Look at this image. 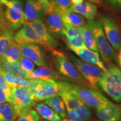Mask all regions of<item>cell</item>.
<instances>
[{"label":"cell","mask_w":121,"mask_h":121,"mask_svg":"<svg viewBox=\"0 0 121 121\" xmlns=\"http://www.w3.org/2000/svg\"><path fill=\"white\" fill-rule=\"evenodd\" d=\"M22 56L31 60L39 67L46 66L48 65L46 56L40 45L34 43L20 44Z\"/></svg>","instance_id":"9c48e42d"},{"label":"cell","mask_w":121,"mask_h":121,"mask_svg":"<svg viewBox=\"0 0 121 121\" xmlns=\"http://www.w3.org/2000/svg\"><path fill=\"white\" fill-rule=\"evenodd\" d=\"M69 11L78 13L88 20H92L97 13L98 9L96 5L91 3L82 1L79 4H72Z\"/></svg>","instance_id":"e0dca14e"},{"label":"cell","mask_w":121,"mask_h":121,"mask_svg":"<svg viewBox=\"0 0 121 121\" xmlns=\"http://www.w3.org/2000/svg\"><path fill=\"white\" fill-rule=\"evenodd\" d=\"M63 36H65L67 39H71L78 37L81 34L80 27H65L63 32Z\"/></svg>","instance_id":"d6a6232c"},{"label":"cell","mask_w":121,"mask_h":121,"mask_svg":"<svg viewBox=\"0 0 121 121\" xmlns=\"http://www.w3.org/2000/svg\"><path fill=\"white\" fill-rule=\"evenodd\" d=\"M58 82L60 87V91L59 94V96L63 100L67 110H75L84 104L75 95L66 90L62 86L60 81H58Z\"/></svg>","instance_id":"d6986e66"},{"label":"cell","mask_w":121,"mask_h":121,"mask_svg":"<svg viewBox=\"0 0 121 121\" xmlns=\"http://www.w3.org/2000/svg\"><path fill=\"white\" fill-rule=\"evenodd\" d=\"M41 39L43 47L51 50L56 49L58 46V42L54 38L42 20H37L29 23Z\"/></svg>","instance_id":"8fae6325"},{"label":"cell","mask_w":121,"mask_h":121,"mask_svg":"<svg viewBox=\"0 0 121 121\" xmlns=\"http://www.w3.org/2000/svg\"><path fill=\"white\" fill-rule=\"evenodd\" d=\"M0 71L14 74L25 78L27 73L22 69L19 60L9 62L0 57Z\"/></svg>","instance_id":"ffe728a7"},{"label":"cell","mask_w":121,"mask_h":121,"mask_svg":"<svg viewBox=\"0 0 121 121\" xmlns=\"http://www.w3.org/2000/svg\"><path fill=\"white\" fill-rule=\"evenodd\" d=\"M80 30L85 46L91 51L98 52V48L94 36L87 24L80 27Z\"/></svg>","instance_id":"4316f807"},{"label":"cell","mask_w":121,"mask_h":121,"mask_svg":"<svg viewBox=\"0 0 121 121\" xmlns=\"http://www.w3.org/2000/svg\"><path fill=\"white\" fill-rule=\"evenodd\" d=\"M6 102H9L8 99H7L4 90L0 88V104L4 103Z\"/></svg>","instance_id":"f35d334b"},{"label":"cell","mask_w":121,"mask_h":121,"mask_svg":"<svg viewBox=\"0 0 121 121\" xmlns=\"http://www.w3.org/2000/svg\"><path fill=\"white\" fill-rule=\"evenodd\" d=\"M45 15L47 16L45 19L46 26L51 34H53L57 37L63 35V32L65 26L61 16L53 9L51 12Z\"/></svg>","instance_id":"9a60e30c"},{"label":"cell","mask_w":121,"mask_h":121,"mask_svg":"<svg viewBox=\"0 0 121 121\" xmlns=\"http://www.w3.org/2000/svg\"><path fill=\"white\" fill-rule=\"evenodd\" d=\"M21 56L20 45L14 41L6 50L1 57L7 61L13 62L19 60Z\"/></svg>","instance_id":"f1b7e54d"},{"label":"cell","mask_w":121,"mask_h":121,"mask_svg":"<svg viewBox=\"0 0 121 121\" xmlns=\"http://www.w3.org/2000/svg\"><path fill=\"white\" fill-rule=\"evenodd\" d=\"M4 77L6 82L10 89L14 87H28L30 80L22 77L7 72L0 71Z\"/></svg>","instance_id":"cb8c5ba5"},{"label":"cell","mask_w":121,"mask_h":121,"mask_svg":"<svg viewBox=\"0 0 121 121\" xmlns=\"http://www.w3.org/2000/svg\"><path fill=\"white\" fill-rule=\"evenodd\" d=\"M51 51L54 64L60 73L77 82L85 83V78L78 72L73 63L64 53L56 49Z\"/></svg>","instance_id":"5b68a950"},{"label":"cell","mask_w":121,"mask_h":121,"mask_svg":"<svg viewBox=\"0 0 121 121\" xmlns=\"http://www.w3.org/2000/svg\"><path fill=\"white\" fill-rule=\"evenodd\" d=\"M58 75L53 69L46 66L36 68L31 72L26 74L25 78L28 80H56L58 78Z\"/></svg>","instance_id":"ac0fdd59"},{"label":"cell","mask_w":121,"mask_h":121,"mask_svg":"<svg viewBox=\"0 0 121 121\" xmlns=\"http://www.w3.org/2000/svg\"><path fill=\"white\" fill-rule=\"evenodd\" d=\"M98 85L113 100L121 102V70L119 67L109 65Z\"/></svg>","instance_id":"7a4b0ae2"},{"label":"cell","mask_w":121,"mask_h":121,"mask_svg":"<svg viewBox=\"0 0 121 121\" xmlns=\"http://www.w3.org/2000/svg\"><path fill=\"white\" fill-rule=\"evenodd\" d=\"M60 121H75L72 120V119H63V120Z\"/></svg>","instance_id":"7bdbcfd3"},{"label":"cell","mask_w":121,"mask_h":121,"mask_svg":"<svg viewBox=\"0 0 121 121\" xmlns=\"http://www.w3.org/2000/svg\"><path fill=\"white\" fill-rule=\"evenodd\" d=\"M52 9L60 16L69 11L72 4L70 0H51Z\"/></svg>","instance_id":"f546056e"},{"label":"cell","mask_w":121,"mask_h":121,"mask_svg":"<svg viewBox=\"0 0 121 121\" xmlns=\"http://www.w3.org/2000/svg\"><path fill=\"white\" fill-rule=\"evenodd\" d=\"M42 4L43 7L44 15L49 13L52 10V7L51 3L49 2V0H38Z\"/></svg>","instance_id":"8d00e7d4"},{"label":"cell","mask_w":121,"mask_h":121,"mask_svg":"<svg viewBox=\"0 0 121 121\" xmlns=\"http://www.w3.org/2000/svg\"><path fill=\"white\" fill-rule=\"evenodd\" d=\"M0 88L2 89L5 93L9 102H11V89L6 82L4 77L0 72Z\"/></svg>","instance_id":"e575fe53"},{"label":"cell","mask_w":121,"mask_h":121,"mask_svg":"<svg viewBox=\"0 0 121 121\" xmlns=\"http://www.w3.org/2000/svg\"><path fill=\"white\" fill-rule=\"evenodd\" d=\"M70 1L72 4H75L82 2L84 0H70Z\"/></svg>","instance_id":"60d3db41"},{"label":"cell","mask_w":121,"mask_h":121,"mask_svg":"<svg viewBox=\"0 0 121 121\" xmlns=\"http://www.w3.org/2000/svg\"><path fill=\"white\" fill-rule=\"evenodd\" d=\"M66 43L70 50L74 49V48L85 47L82 34L71 39H66Z\"/></svg>","instance_id":"4dcf8cb0"},{"label":"cell","mask_w":121,"mask_h":121,"mask_svg":"<svg viewBox=\"0 0 121 121\" xmlns=\"http://www.w3.org/2000/svg\"></svg>","instance_id":"bcb514c9"},{"label":"cell","mask_w":121,"mask_h":121,"mask_svg":"<svg viewBox=\"0 0 121 121\" xmlns=\"http://www.w3.org/2000/svg\"><path fill=\"white\" fill-rule=\"evenodd\" d=\"M67 56L91 86L95 89H98V82L103 76L105 71L97 66L85 62L73 54L68 53Z\"/></svg>","instance_id":"8992f818"},{"label":"cell","mask_w":121,"mask_h":121,"mask_svg":"<svg viewBox=\"0 0 121 121\" xmlns=\"http://www.w3.org/2000/svg\"><path fill=\"white\" fill-rule=\"evenodd\" d=\"M117 60H118V63L119 66H120L121 69V44L120 48H119V53H118V54Z\"/></svg>","instance_id":"ab89813d"},{"label":"cell","mask_w":121,"mask_h":121,"mask_svg":"<svg viewBox=\"0 0 121 121\" xmlns=\"http://www.w3.org/2000/svg\"><path fill=\"white\" fill-rule=\"evenodd\" d=\"M81 60L85 62L97 66L104 71H107V67L104 64L103 61L100 58L98 52H95L89 49L86 47L74 48L71 49Z\"/></svg>","instance_id":"4fadbf2b"},{"label":"cell","mask_w":121,"mask_h":121,"mask_svg":"<svg viewBox=\"0 0 121 121\" xmlns=\"http://www.w3.org/2000/svg\"><path fill=\"white\" fill-rule=\"evenodd\" d=\"M60 82L66 90L75 95L82 103L91 108L97 109L111 102L97 90L70 84L66 81H60Z\"/></svg>","instance_id":"6da1fadb"},{"label":"cell","mask_w":121,"mask_h":121,"mask_svg":"<svg viewBox=\"0 0 121 121\" xmlns=\"http://www.w3.org/2000/svg\"><path fill=\"white\" fill-rule=\"evenodd\" d=\"M14 41L17 44L34 43L43 46V43L34 28L28 22L23 25L15 33Z\"/></svg>","instance_id":"7c38bea8"},{"label":"cell","mask_w":121,"mask_h":121,"mask_svg":"<svg viewBox=\"0 0 121 121\" xmlns=\"http://www.w3.org/2000/svg\"><path fill=\"white\" fill-rule=\"evenodd\" d=\"M40 121H48L47 120H44V119H42V120H41Z\"/></svg>","instance_id":"ee69618b"},{"label":"cell","mask_w":121,"mask_h":121,"mask_svg":"<svg viewBox=\"0 0 121 121\" xmlns=\"http://www.w3.org/2000/svg\"><path fill=\"white\" fill-rule=\"evenodd\" d=\"M44 103L60 116L61 118H64L67 116L64 102L58 95L48 98L44 100Z\"/></svg>","instance_id":"603a6c76"},{"label":"cell","mask_w":121,"mask_h":121,"mask_svg":"<svg viewBox=\"0 0 121 121\" xmlns=\"http://www.w3.org/2000/svg\"><path fill=\"white\" fill-rule=\"evenodd\" d=\"M96 114L103 121H121V108L112 102L97 109Z\"/></svg>","instance_id":"2e32d148"},{"label":"cell","mask_w":121,"mask_h":121,"mask_svg":"<svg viewBox=\"0 0 121 121\" xmlns=\"http://www.w3.org/2000/svg\"><path fill=\"white\" fill-rule=\"evenodd\" d=\"M9 28L4 17V9L2 4H0V33Z\"/></svg>","instance_id":"d590c367"},{"label":"cell","mask_w":121,"mask_h":121,"mask_svg":"<svg viewBox=\"0 0 121 121\" xmlns=\"http://www.w3.org/2000/svg\"><path fill=\"white\" fill-rule=\"evenodd\" d=\"M0 4H1V0H0Z\"/></svg>","instance_id":"f6af8a7d"},{"label":"cell","mask_w":121,"mask_h":121,"mask_svg":"<svg viewBox=\"0 0 121 121\" xmlns=\"http://www.w3.org/2000/svg\"><path fill=\"white\" fill-rule=\"evenodd\" d=\"M19 61L22 69L27 73L31 72L35 69V64L29 59L21 56Z\"/></svg>","instance_id":"836d02e7"},{"label":"cell","mask_w":121,"mask_h":121,"mask_svg":"<svg viewBox=\"0 0 121 121\" xmlns=\"http://www.w3.org/2000/svg\"><path fill=\"white\" fill-rule=\"evenodd\" d=\"M1 4L6 6L4 17L8 28L16 31L25 22L24 10L20 0H1Z\"/></svg>","instance_id":"277c9868"},{"label":"cell","mask_w":121,"mask_h":121,"mask_svg":"<svg viewBox=\"0 0 121 121\" xmlns=\"http://www.w3.org/2000/svg\"><path fill=\"white\" fill-rule=\"evenodd\" d=\"M17 117L13 104L9 102L0 104V121H15Z\"/></svg>","instance_id":"484cf974"},{"label":"cell","mask_w":121,"mask_h":121,"mask_svg":"<svg viewBox=\"0 0 121 121\" xmlns=\"http://www.w3.org/2000/svg\"><path fill=\"white\" fill-rule=\"evenodd\" d=\"M67 114L75 121H87L91 118L92 113L87 105L83 104L73 110H67Z\"/></svg>","instance_id":"44dd1931"},{"label":"cell","mask_w":121,"mask_h":121,"mask_svg":"<svg viewBox=\"0 0 121 121\" xmlns=\"http://www.w3.org/2000/svg\"><path fill=\"white\" fill-rule=\"evenodd\" d=\"M35 109L38 114L48 121H60L62 118L50 107L43 103L36 104Z\"/></svg>","instance_id":"d4e9b609"},{"label":"cell","mask_w":121,"mask_h":121,"mask_svg":"<svg viewBox=\"0 0 121 121\" xmlns=\"http://www.w3.org/2000/svg\"><path fill=\"white\" fill-rule=\"evenodd\" d=\"M86 24L93 33L98 48V52H99L105 63L112 65L113 62L117 61V53L107 40L100 22L92 20L87 21Z\"/></svg>","instance_id":"3957f363"},{"label":"cell","mask_w":121,"mask_h":121,"mask_svg":"<svg viewBox=\"0 0 121 121\" xmlns=\"http://www.w3.org/2000/svg\"><path fill=\"white\" fill-rule=\"evenodd\" d=\"M108 2L113 8L121 10V0H108Z\"/></svg>","instance_id":"74e56055"},{"label":"cell","mask_w":121,"mask_h":121,"mask_svg":"<svg viewBox=\"0 0 121 121\" xmlns=\"http://www.w3.org/2000/svg\"><path fill=\"white\" fill-rule=\"evenodd\" d=\"M17 121H39V116L35 110L30 109L19 116Z\"/></svg>","instance_id":"1f68e13d"},{"label":"cell","mask_w":121,"mask_h":121,"mask_svg":"<svg viewBox=\"0 0 121 121\" xmlns=\"http://www.w3.org/2000/svg\"><path fill=\"white\" fill-rule=\"evenodd\" d=\"M11 103L17 108H31L35 105L33 93L26 87L11 88Z\"/></svg>","instance_id":"30bf717a"},{"label":"cell","mask_w":121,"mask_h":121,"mask_svg":"<svg viewBox=\"0 0 121 121\" xmlns=\"http://www.w3.org/2000/svg\"><path fill=\"white\" fill-rule=\"evenodd\" d=\"M61 17L65 27L78 28L86 24L85 19L83 16L72 12L69 11L63 13Z\"/></svg>","instance_id":"7402d4cb"},{"label":"cell","mask_w":121,"mask_h":121,"mask_svg":"<svg viewBox=\"0 0 121 121\" xmlns=\"http://www.w3.org/2000/svg\"><path fill=\"white\" fill-rule=\"evenodd\" d=\"M87 1L94 4H98L100 2V0H87Z\"/></svg>","instance_id":"b9f144b4"},{"label":"cell","mask_w":121,"mask_h":121,"mask_svg":"<svg viewBox=\"0 0 121 121\" xmlns=\"http://www.w3.org/2000/svg\"><path fill=\"white\" fill-rule=\"evenodd\" d=\"M14 31L7 28L0 33V57L14 42Z\"/></svg>","instance_id":"83f0119b"},{"label":"cell","mask_w":121,"mask_h":121,"mask_svg":"<svg viewBox=\"0 0 121 121\" xmlns=\"http://www.w3.org/2000/svg\"><path fill=\"white\" fill-rule=\"evenodd\" d=\"M60 91V87L58 81L53 79L39 80L33 95L35 102L45 100L48 98L58 95Z\"/></svg>","instance_id":"ba28073f"},{"label":"cell","mask_w":121,"mask_h":121,"mask_svg":"<svg viewBox=\"0 0 121 121\" xmlns=\"http://www.w3.org/2000/svg\"><path fill=\"white\" fill-rule=\"evenodd\" d=\"M100 24L107 40L115 50H119L121 44L120 29L116 20L111 16H104L101 18Z\"/></svg>","instance_id":"52a82bcc"},{"label":"cell","mask_w":121,"mask_h":121,"mask_svg":"<svg viewBox=\"0 0 121 121\" xmlns=\"http://www.w3.org/2000/svg\"><path fill=\"white\" fill-rule=\"evenodd\" d=\"M24 14L25 22L28 23L42 20L45 15L43 7L38 0H26Z\"/></svg>","instance_id":"5bb4252c"}]
</instances>
